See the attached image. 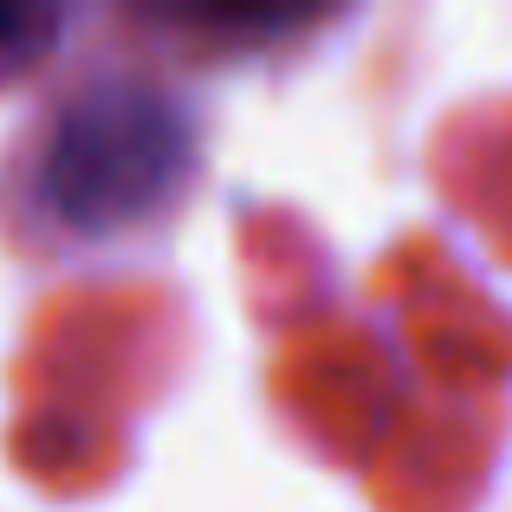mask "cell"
I'll return each instance as SVG.
<instances>
[{"instance_id": "cell-1", "label": "cell", "mask_w": 512, "mask_h": 512, "mask_svg": "<svg viewBox=\"0 0 512 512\" xmlns=\"http://www.w3.org/2000/svg\"><path fill=\"white\" fill-rule=\"evenodd\" d=\"M195 124L143 78H98L59 111L39 156V201L72 234H124L182 188Z\"/></svg>"}, {"instance_id": "cell-2", "label": "cell", "mask_w": 512, "mask_h": 512, "mask_svg": "<svg viewBox=\"0 0 512 512\" xmlns=\"http://www.w3.org/2000/svg\"><path fill=\"white\" fill-rule=\"evenodd\" d=\"M59 33V13H39V7H0V78L33 65L46 52V39Z\"/></svg>"}]
</instances>
